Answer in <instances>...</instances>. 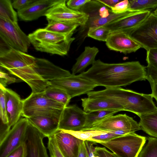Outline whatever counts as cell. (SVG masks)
I'll return each mask as SVG.
<instances>
[{
  "label": "cell",
  "mask_w": 157,
  "mask_h": 157,
  "mask_svg": "<svg viewBox=\"0 0 157 157\" xmlns=\"http://www.w3.org/2000/svg\"><path fill=\"white\" fill-rule=\"evenodd\" d=\"M79 75L98 86L114 88L145 80L146 69L137 61L108 63L98 59L87 71Z\"/></svg>",
  "instance_id": "6da1fadb"
},
{
  "label": "cell",
  "mask_w": 157,
  "mask_h": 157,
  "mask_svg": "<svg viewBox=\"0 0 157 157\" xmlns=\"http://www.w3.org/2000/svg\"><path fill=\"white\" fill-rule=\"evenodd\" d=\"M35 59L25 52L12 48L0 50L1 67L26 82L32 93L44 91L51 85L36 71Z\"/></svg>",
  "instance_id": "7a4b0ae2"
},
{
  "label": "cell",
  "mask_w": 157,
  "mask_h": 157,
  "mask_svg": "<svg viewBox=\"0 0 157 157\" xmlns=\"http://www.w3.org/2000/svg\"><path fill=\"white\" fill-rule=\"evenodd\" d=\"M87 95L90 98H101L110 100L121 105L124 111L133 113L138 116L157 110L151 94L140 93L121 87L91 91Z\"/></svg>",
  "instance_id": "3957f363"
},
{
  "label": "cell",
  "mask_w": 157,
  "mask_h": 157,
  "mask_svg": "<svg viewBox=\"0 0 157 157\" xmlns=\"http://www.w3.org/2000/svg\"><path fill=\"white\" fill-rule=\"evenodd\" d=\"M73 34L56 33L44 28L37 29L28 36L36 50L63 56L68 54L75 40L72 37Z\"/></svg>",
  "instance_id": "277c9868"
},
{
  "label": "cell",
  "mask_w": 157,
  "mask_h": 157,
  "mask_svg": "<svg viewBox=\"0 0 157 157\" xmlns=\"http://www.w3.org/2000/svg\"><path fill=\"white\" fill-rule=\"evenodd\" d=\"M22 116L25 118L43 116L60 119L65 107L48 98L44 91L32 93L22 100Z\"/></svg>",
  "instance_id": "5b68a950"
},
{
  "label": "cell",
  "mask_w": 157,
  "mask_h": 157,
  "mask_svg": "<svg viewBox=\"0 0 157 157\" xmlns=\"http://www.w3.org/2000/svg\"><path fill=\"white\" fill-rule=\"evenodd\" d=\"M147 139L132 132L97 143L110 150L117 157H138Z\"/></svg>",
  "instance_id": "8992f818"
},
{
  "label": "cell",
  "mask_w": 157,
  "mask_h": 157,
  "mask_svg": "<svg viewBox=\"0 0 157 157\" xmlns=\"http://www.w3.org/2000/svg\"><path fill=\"white\" fill-rule=\"evenodd\" d=\"M0 37L11 48L24 52H28L31 43L28 36L21 29L17 23L0 18Z\"/></svg>",
  "instance_id": "52a82bcc"
},
{
  "label": "cell",
  "mask_w": 157,
  "mask_h": 157,
  "mask_svg": "<svg viewBox=\"0 0 157 157\" xmlns=\"http://www.w3.org/2000/svg\"><path fill=\"white\" fill-rule=\"evenodd\" d=\"M129 35L146 50L157 49V15L151 13Z\"/></svg>",
  "instance_id": "ba28073f"
},
{
  "label": "cell",
  "mask_w": 157,
  "mask_h": 157,
  "mask_svg": "<svg viewBox=\"0 0 157 157\" xmlns=\"http://www.w3.org/2000/svg\"><path fill=\"white\" fill-rule=\"evenodd\" d=\"M51 85L65 91L71 98L87 94L98 86L90 81L78 75L68 76L50 81Z\"/></svg>",
  "instance_id": "9c48e42d"
},
{
  "label": "cell",
  "mask_w": 157,
  "mask_h": 157,
  "mask_svg": "<svg viewBox=\"0 0 157 157\" xmlns=\"http://www.w3.org/2000/svg\"><path fill=\"white\" fill-rule=\"evenodd\" d=\"M140 130L141 128L139 123L132 117L124 114L111 116L83 131H122L131 133Z\"/></svg>",
  "instance_id": "30bf717a"
},
{
  "label": "cell",
  "mask_w": 157,
  "mask_h": 157,
  "mask_svg": "<svg viewBox=\"0 0 157 157\" xmlns=\"http://www.w3.org/2000/svg\"><path fill=\"white\" fill-rule=\"evenodd\" d=\"M67 0H59L47 12L45 16L47 19L68 22L77 24L80 26L85 25L89 17L86 13L75 11L69 8Z\"/></svg>",
  "instance_id": "8fae6325"
},
{
  "label": "cell",
  "mask_w": 157,
  "mask_h": 157,
  "mask_svg": "<svg viewBox=\"0 0 157 157\" xmlns=\"http://www.w3.org/2000/svg\"><path fill=\"white\" fill-rule=\"evenodd\" d=\"M28 121L21 118L13 126L2 141L0 143V157H5L25 142Z\"/></svg>",
  "instance_id": "7c38bea8"
},
{
  "label": "cell",
  "mask_w": 157,
  "mask_h": 157,
  "mask_svg": "<svg viewBox=\"0 0 157 157\" xmlns=\"http://www.w3.org/2000/svg\"><path fill=\"white\" fill-rule=\"evenodd\" d=\"M86 113L76 104L65 107L62 113L58 130L79 131L84 127Z\"/></svg>",
  "instance_id": "4fadbf2b"
},
{
  "label": "cell",
  "mask_w": 157,
  "mask_h": 157,
  "mask_svg": "<svg viewBox=\"0 0 157 157\" xmlns=\"http://www.w3.org/2000/svg\"><path fill=\"white\" fill-rule=\"evenodd\" d=\"M45 136L28 122L25 141L26 157H49L43 142Z\"/></svg>",
  "instance_id": "5bb4252c"
},
{
  "label": "cell",
  "mask_w": 157,
  "mask_h": 157,
  "mask_svg": "<svg viewBox=\"0 0 157 157\" xmlns=\"http://www.w3.org/2000/svg\"><path fill=\"white\" fill-rule=\"evenodd\" d=\"M105 44L110 50L124 54L135 52L141 48L140 45L129 34L121 32L111 33L105 41Z\"/></svg>",
  "instance_id": "9a60e30c"
},
{
  "label": "cell",
  "mask_w": 157,
  "mask_h": 157,
  "mask_svg": "<svg viewBox=\"0 0 157 157\" xmlns=\"http://www.w3.org/2000/svg\"><path fill=\"white\" fill-rule=\"evenodd\" d=\"M57 145L64 157H78L84 141L63 130H58L53 135Z\"/></svg>",
  "instance_id": "2e32d148"
},
{
  "label": "cell",
  "mask_w": 157,
  "mask_h": 157,
  "mask_svg": "<svg viewBox=\"0 0 157 157\" xmlns=\"http://www.w3.org/2000/svg\"><path fill=\"white\" fill-rule=\"evenodd\" d=\"M146 10L134 12L117 21L105 25L111 33L121 32L129 33L142 23L151 13Z\"/></svg>",
  "instance_id": "e0dca14e"
},
{
  "label": "cell",
  "mask_w": 157,
  "mask_h": 157,
  "mask_svg": "<svg viewBox=\"0 0 157 157\" xmlns=\"http://www.w3.org/2000/svg\"><path fill=\"white\" fill-rule=\"evenodd\" d=\"M59 0H36L25 8L18 11L17 14L22 20L26 21L36 20L45 16L47 11Z\"/></svg>",
  "instance_id": "ac0fdd59"
},
{
  "label": "cell",
  "mask_w": 157,
  "mask_h": 157,
  "mask_svg": "<svg viewBox=\"0 0 157 157\" xmlns=\"http://www.w3.org/2000/svg\"><path fill=\"white\" fill-rule=\"evenodd\" d=\"M34 68L36 72L44 80H53L71 75L68 71L59 67L48 61L42 58H36Z\"/></svg>",
  "instance_id": "d6986e66"
},
{
  "label": "cell",
  "mask_w": 157,
  "mask_h": 157,
  "mask_svg": "<svg viewBox=\"0 0 157 157\" xmlns=\"http://www.w3.org/2000/svg\"><path fill=\"white\" fill-rule=\"evenodd\" d=\"M5 94L9 121L8 126L10 128L20 119L22 116L23 101L17 93L10 89L6 88Z\"/></svg>",
  "instance_id": "ffe728a7"
},
{
  "label": "cell",
  "mask_w": 157,
  "mask_h": 157,
  "mask_svg": "<svg viewBox=\"0 0 157 157\" xmlns=\"http://www.w3.org/2000/svg\"><path fill=\"white\" fill-rule=\"evenodd\" d=\"M82 106L86 113L101 110L124 111L123 107L118 103L101 98H82Z\"/></svg>",
  "instance_id": "44dd1931"
},
{
  "label": "cell",
  "mask_w": 157,
  "mask_h": 157,
  "mask_svg": "<svg viewBox=\"0 0 157 157\" xmlns=\"http://www.w3.org/2000/svg\"><path fill=\"white\" fill-rule=\"evenodd\" d=\"M29 122L36 128L45 137L52 135L58 130L60 119L43 116L26 118Z\"/></svg>",
  "instance_id": "7402d4cb"
},
{
  "label": "cell",
  "mask_w": 157,
  "mask_h": 157,
  "mask_svg": "<svg viewBox=\"0 0 157 157\" xmlns=\"http://www.w3.org/2000/svg\"><path fill=\"white\" fill-rule=\"evenodd\" d=\"M99 51L95 47H85L84 51L76 59V62L71 69L72 74L75 75L84 72L86 67L92 65L96 60L95 58Z\"/></svg>",
  "instance_id": "603a6c76"
},
{
  "label": "cell",
  "mask_w": 157,
  "mask_h": 157,
  "mask_svg": "<svg viewBox=\"0 0 157 157\" xmlns=\"http://www.w3.org/2000/svg\"><path fill=\"white\" fill-rule=\"evenodd\" d=\"M138 12L134 11H128L121 13H111L106 17H102L98 15L89 16V18L85 25L81 26V32H83L85 29L90 27L103 26L118 21L134 12Z\"/></svg>",
  "instance_id": "cb8c5ba5"
},
{
  "label": "cell",
  "mask_w": 157,
  "mask_h": 157,
  "mask_svg": "<svg viewBox=\"0 0 157 157\" xmlns=\"http://www.w3.org/2000/svg\"><path fill=\"white\" fill-rule=\"evenodd\" d=\"M139 117L141 129L150 136L157 138V110Z\"/></svg>",
  "instance_id": "d4e9b609"
},
{
  "label": "cell",
  "mask_w": 157,
  "mask_h": 157,
  "mask_svg": "<svg viewBox=\"0 0 157 157\" xmlns=\"http://www.w3.org/2000/svg\"><path fill=\"white\" fill-rule=\"evenodd\" d=\"M48 24L44 28L46 30L56 33L71 34L79 25L68 22L47 19Z\"/></svg>",
  "instance_id": "484cf974"
},
{
  "label": "cell",
  "mask_w": 157,
  "mask_h": 157,
  "mask_svg": "<svg viewBox=\"0 0 157 157\" xmlns=\"http://www.w3.org/2000/svg\"><path fill=\"white\" fill-rule=\"evenodd\" d=\"M146 60V79L149 83L155 82L157 81V49L147 50Z\"/></svg>",
  "instance_id": "4316f807"
},
{
  "label": "cell",
  "mask_w": 157,
  "mask_h": 157,
  "mask_svg": "<svg viewBox=\"0 0 157 157\" xmlns=\"http://www.w3.org/2000/svg\"><path fill=\"white\" fill-rule=\"evenodd\" d=\"M44 92L48 98L62 104L65 107L68 105L71 99L65 91L51 84L46 88Z\"/></svg>",
  "instance_id": "83f0119b"
},
{
  "label": "cell",
  "mask_w": 157,
  "mask_h": 157,
  "mask_svg": "<svg viewBox=\"0 0 157 157\" xmlns=\"http://www.w3.org/2000/svg\"><path fill=\"white\" fill-rule=\"evenodd\" d=\"M115 111L101 110L86 113V120L83 131L118 112Z\"/></svg>",
  "instance_id": "f1b7e54d"
},
{
  "label": "cell",
  "mask_w": 157,
  "mask_h": 157,
  "mask_svg": "<svg viewBox=\"0 0 157 157\" xmlns=\"http://www.w3.org/2000/svg\"><path fill=\"white\" fill-rule=\"evenodd\" d=\"M17 14L10 0H0V18L17 23Z\"/></svg>",
  "instance_id": "f546056e"
},
{
  "label": "cell",
  "mask_w": 157,
  "mask_h": 157,
  "mask_svg": "<svg viewBox=\"0 0 157 157\" xmlns=\"http://www.w3.org/2000/svg\"><path fill=\"white\" fill-rule=\"evenodd\" d=\"M130 9L136 11L155 10L157 7V0H129Z\"/></svg>",
  "instance_id": "4dcf8cb0"
},
{
  "label": "cell",
  "mask_w": 157,
  "mask_h": 157,
  "mask_svg": "<svg viewBox=\"0 0 157 157\" xmlns=\"http://www.w3.org/2000/svg\"><path fill=\"white\" fill-rule=\"evenodd\" d=\"M111 34L110 30L103 26L89 28L87 36L96 40L105 42Z\"/></svg>",
  "instance_id": "1f68e13d"
},
{
  "label": "cell",
  "mask_w": 157,
  "mask_h": 157,
  "mask_svg": "<svg viewBox=\"0 0 157 157\" xmlns=\"http://www.w3.org/2000/svg\"><path fill=\"white\" fill-rule=\"evenodd\" d=\"M148 142L138 157H157V138L148 137Z\"/></svg>",
  "instance_id": "d6a6232c"
},
{
  "label": "cell",
  "mask_w": 157,
  "mask_h": 157,
  "mask_svg": "<svg viewBox=\"0 0 157 157\" xmlns=\"http://www.w3.org/2000/svg\"><path fill=\"white\" fill-rule=\"evenodd\" d=\"M63 131L84 141H90L91 138L94 136L105 134L112 132L101 130H88L79 131Z\"/></svg>",
  "instance_id": "836d02e7"
},
{
  "label": "cell",
  "mask_w": 157,
  "mask_h": 157,
  "mask_svg": "<svg viewBox=\"0 0 157 157\" xmlns=\"http://www.w3.org/2000/svg\"><path fill=\"white\" fill-rule=\"evenodd\" d=\"M6 88L0 84V117L1 122L8 125L9 121L6 111L5 94Z\"/></svg>",
  "instance_id": "e575fe53"
},
{
  "label": "cell",
  "mask_w": 157,
  "mask_h": 157,
  "mask_svg": "<svg viewBox=\"0 0 157 157\" xmlns=\"http://www.w3.org/2000/svg\"><path fill=\"white\" fill-rule=\"evenodd\" d=\"M121 131H112L105 134L94 136L91 138L90 141L93 142L95 144L99 141H108L114 138L121 136Z\"/></svg>",
  "instance_id": "d590c367"
},
{
  "label": "cell",
  "mask_w": 157,
  "mask_h": 157,
  "mask_svg": "<svg viewBox=\"0 0 157 157\" xmlns=\"http://www.w3.org/2000/svg\"><path fill=\"white\" fill-rule=\"evenodd\" d=\"M48 138V148L50 155L54 157H64L58 147L53 135Z\"/></svg>",
  "instance_id": "8d00e7d4"
},
{
  "label": "cell",
  "mask_w": 157,
  "mask_h": 157,
  "mask_svg": "<svg viewBox=\"0 0 157 157\" xmlns=\"http://www.w3.org/2000/svg\"><path fill=\"white\" fill-rule=\"evenodd\" d=\"M111 10L113 13L117 14L133 11L130 9L129 1L128 0L121 1L111 8Z\"/></svg>",
  "instance_id": "74e56055"
},
{
  "label": "cell",
  "mask_w": 157,
  "mask_h": 157,
  "mask_svg": "<svg viewBox=\"0 0 157 157\" xmlns=\"http://www.w3.org/2000/svg\"><path fill=\"white\" fill-rule=\"evenodd\" d=\"M91 1L90 0H69L67 1L66 4L71 10L80 11L86 4Z\"/></svg>",
  "instance_id": "f35d334b"
},
{
  "label": "cell",
  "mask_w": 157,
  "mask_h": 157,
  "mask_svg": "<svg viewBox=\"0 0 157 157\" xmlns=\"http://www.w3.org/2000/svg\"><path fill=\"white\" fill-rule=\"evenodd\" d=\"M26 148L25 142L5 157H26Z\"/></svg>",
  "instance_id": "ab89813d"
},
{
  "label": "cell",
  "mask_w": 157,
  "mask_h": 157,
  "mask_svg": "<svg viewBox=\"0 0 157 157\" xmlns=\"http://www.w3.org/2000/svg\"><path fill=\"white\" fill-rule=\"evenodd\" d=\"M93 153L94 155L98 157H117L114 153L107 150L105 147H96Z\"/></svg>",
  "instance_id": "60d3db41"
},
{
  "label": "cell",
  "mask_w": 157,
  "mask_h": 157,
  "mask_svg": "<svg viewBox=\"0 0 157 157\" xmlns=\"http://www.w3.org/2000/svg\"><path fill=\"white\" fill-rule=\"evenodd\" d=\"M17 82V79L15 78L10 77L8 74L0 69V84L6 87L7 85Z\"/></svg>",
  "instance_id": "b9f144b4"
},
{
  "label": "cell",
  "mask_w": 157,
  "mask_h": 157,
  "mask_svg": "<svg viewBox=\"0 0 157 157\" xmlns=\"http://www.w3.org/2000/svg\"><path fill=\"white\" fill-rule=\"evenodd\" d=\"M36 0H15L12 3L13 7L18 11L27 7Z\"/></svg>",
  "instance_id": "7bdbcfd3"
},
{
  "label": "cell",
  "mask_w": 157,
  "mask_h": 157,
  "mask_svg": "<svg viewBox=\"0 0 157 157\" xmlns=\"http://www.w3.org/2000/svg\"><path fill=\"white\" fill-rule=\"evenodd\" d=\"M88 157H98L94 155V147L93 145L94 143L91 141H84Z\"/></svg>",
  "instance_id": "ee69618b"
},
{
  "label": "cell",
  "mask_w": 157,
  "mask_h": 157,
  "mask_svg": "<svg viewBox=\"0 0 157 157\" xmlns=\"http://www.w3.org/2000/svg\"><path fill=\"white\" fill-rule=\"evenodd\" d=\"M97 1L100 4L104 5V6L108 7L110 9L117 3L121 1L120 0H97Z\"/></svg>",
  "instance_id": "f6af8a7d"
},
{
  "label": "cell",
  "mask_w": 157,
  "mask_h": 157,
  "mask_svg": "<svg viewBox=\"0 0 157 157\" xmlns=\"http://www.w3.org/2000/svg\"><path fill=\"white\" fill-rule=\"evenodd\" d=\"M98 11V15L102 17H107L112 13L110 9L104 6L100 8Z\"/></svg>",
  "instance_id": "bcb514c9"
},
{
  "label": "cell",
  "mask_w": 157,
  "mask_h": 157,
  "mask_svg": "<svg viewBox=\"0 0 157 157\" xmlns=\"http://www.w3.org/2000/svg\"><path fill=\"white\" fill-rule=\"evenodd\" d=\"M78 157H88L84 141L81 145Z\"/></svg>",
  "instance_id": "7dc6e473"
},
{
  "label": "cell",
  "mask_w": 157,
  "mask_h": 157,
  "mask_svg": "<svg viewBox=\"0 0 157 157\" xmlns=\"http://www.w3.org/2000/svg\"><path fill=\"white\" fill-rule=\"evenodd\" d=\"M152 90L151 94L153 98L155 99L157 102V81L150 83Z\"/></svg>",
  "instance_id": "c3c4849f"
},
{
  "label": "cell",
  "mask_w": 157,
  "mask_h": 157,
  "mask_svg": "<svg viewBox=\"0 0 157 157\" xmlns=\"http://www.w3.org/2000/svg\"><path fill=\"white\" fill-rule=\"evenodd\" d=\"M154 13H153L154 14L157 15V7L156 8V9L154 10Z\"/></svg>",
  "instance_id": "681fc988"
},
{
  "label": "cell",
  "mask_w": 157,
  "mask_h": 157,
  "mask_svg": "<svg viewBox=\"0 0 157 157\" xmlns=\"http://www.w3.org/2000/svg\"><path fill=\"white\" fill-rule=\"evenodd\" d=\"M50 157H54L53 156H50Z\"/></svg>",
  "instance_id": "f907efd6"
}]
</instances>
